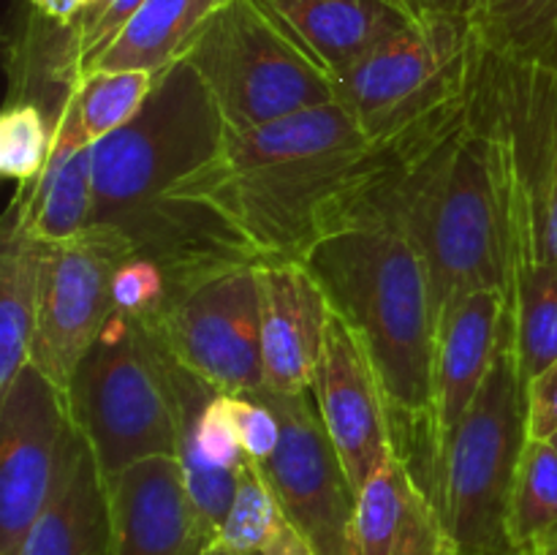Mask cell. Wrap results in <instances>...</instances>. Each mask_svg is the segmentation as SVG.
Segmentation results:
<instances>
[{"instance_id":"obj_1","label":"cell","mask_w":557,"mask_h":555,"mask_svg":"<svg viewBox=\"0 0 557 555\" xmlns=\"http://www.w3.org/2000/svg\"><path fill=\"white\" fill-rule=\"evenodd\" d=\"M455 109L386 141L368 139L337 101L248 131L226 128L218 156L183 180L174 207L215 212L261 264L299 261L346 229L364 194Z\"/></svg>"},{"instance_id":"obj_2","label":"cell","mask_w":557,"mask_h":555,"mask_svg":"<svg viewBox=\"0 0 557 555\" xmlns=\"http://www.w3.org/2000/svg\"><path fill=\"white\" fill-rule=\"evenodd\" d=\"M359 223H389L419 245L438 308L471 288H504L511 297L517 267L515 172L482 69L466 107L435 123L364 194L348 226Z\"/></svg>"},{"instance_id":"obj_3","label":"cell","mask_w":557,"mask_h":555,"mask_svg":"<svg viewBox=\"0 0 557 555\" xmlns=\"http://www.w3.org/2000/svg\"><path fill=\"white\" fill-rule=\"evenodd\" d=\"M223 134L215 101L183 58L158 71L131 123L92 145L90 223L117 226L136 254L158 261L169 292L226 267L261 264L218 215L174 207L183 180L218 156Z\"/></svg>"},{"instance_id":"obj_4","label":"cell","mask_w":557,"mask_h":555,"mask_svg":"<svg viewBox=\"0 0 557 555\" xmlns=\"http://www.w3.org/2000/svg\"><path fill=\"white\" fill-rule=\"evenodd\" d=\"M305 261L332 310L362 341L392 417L397 455L435 498V346L438 297L419 245L389 223H359L321 237Z\"/></svg>"},{"instance_id":"obj_5","label":"cell","mask_w":557,"mask_h":555,"mask_svg":"<svg viewBox=\"0 0 557 555\" xmlns=\"http://www.w3.org/2000/svg\"><path fill=\"white\" fill-rule=\"evenodd\" d=\"M65 397L107 482L150 457H177L174 359L150 321L112 310Z\"/></svg>"},{"instance_id":"obj_6","label":"cell","mask_w":557,"mask_h":555,"mask_svg":"<svg viewBox=\"0 0 557 555\" xmlns=\"http://www.w3.org/2000/svg\"><path fill=\"white\" fill-rule=\"evenodd\" d=\"M525 441L528 392L509 305L493 368L441 460L435 504L460 555L517 553L509 536V504Z\"/></svg>"},{"instance_id":"obj_7","label":"cell","mask_w":557,"mask_h":555,"mask_svg":"<svg viewBox=\"0 0 557 555\" xmlns=\"http://www.w3.org/2000/svg\"><path fill=\"white\" fill-rule=\"evenodd\" d=\"M482 54L471 22H408L335 76V101L368 139H395L468 101Z\"/></svg>"},{"instance_id":"obj_8","label":"cell","mask_w":557,"mask_h":555,"mask_svg":"<svg viewBox=\"0 0 557 555\" xmlns=\"http://www.w3.org/2000/svg\"><path fill=\"white\" fill-rule=\"evenodd\" d=\"M223 123L248 131L335 101V79L261 9L232 0L185 54Z\"/></svg>"},{"instance_id":"obj_9","label":"cell","mask_w":557,"mask_h":555,"mask_svg":"<svg viewBox=\"0 0 557 555\" xmlns=\"http://www.w3.org/2000/svg\"><path fill=\"white\" fill-rule=\"evenodd\" d=\"M259 264H234L166 294L150 321L174 362L226 395H259Z\"/></svg>"},{"instance_id":"obj_10","label":"cell","mask_w":557,"mask_h":555,"mask_svg":"<svg viewBox=\"0 0 557 555\" xmlns=\"http://www.w3.org/2000/svg\"><path fill=\"white\" fill-rule=\"evenodd\" d=\"M131 254H136L131 239L107 223L47 243L30 362L63 395L112 316L114 272Z\"/></svg>"},{"instance_id":"obj_11","label":"cell","mask_w":557,"mask_h":555,"mask_svg":"<svg viewBox=\"0 0 557 555\" xmlns=\"http://www.w3.org/2000/svg\"><path fill=\"white\" fill-rule=\"evenodd\" d=\"M482 82L515 172L517 259L557 261V76L484 49Z\"/></svg>"},{"instance_id":"obj_12","label":"cell","mask_w":557,"mask_h":555,"mask_svg":"<svg viewBox=\"0 0 557 555\" xmlns=\"http://www.w3.org/2000/svg\"><path fill=\"white\" fill-rule=\"evenodd\" d=\"M259 395L281 419V444L270 460L259 462V468L275 493L283 517L308 539L315 555H357V490L332 449L313 392Z\"/></svg>"},{"instance_id":"obj_13","label":"cell","mask_w":557,"mask_h":555,"mask_svg":"<svg viewBox=\"0 0 557 555\" xmlns=\"http://www.w3.org/2000/svg\"><path fill=\"white\" fill-rule=\"evenodd\" d=\"M69 397L33 362L0 392V555H20L52 493Z\"/></svg>"},{"instance_id":"obj_14","label":"cell","mask_w":557,"mask_h":555,"mask_svg":"<svg viewBox=\"0 0 557 555\" xmlns=\"http://www.w3.org/2000/svg\"><path fill=\"white\" fill-rule=\"evenodd\" d=\"M310 392L332 449L354 490H359L395 455L397 446L379 373L357 332L335 310Z\"/></svg>"},{"instance_id":"obj_15","label":"cell","mask_w":557,"mask_h":555,"mask_svg":"<svg viewBox=\"0 0 557 555\" xmlns=\"http://www.w3.org/2000/svg\"><path fill=\"white\" fill-rule=\"evenodd\" d=\"M259 275L261 368L272 395L313 390L332 305L305 261H264Z\"/></svg>"},{"instance_id":"obj_16","label":"cell","mask_w":557,"mask_h":555,"mask_svg":"<svg viewBox=\"0 0 557 555\" xmlns=\"http://www.w3.org/2000/svg\"><path fill=\"white\" fill-rule=\"evenodd\" d=\"M114 555H212L188 498L180 457H150L107 482Z\"/></svg>"},{"instance_id":"obj_17","label":"cell","mask_w":557,"mask_h":555,"mask_svg":"<svg viewBox=\"0 0 557 555\" xmlns=\"http://www.w3.org/2000/svg\"><path fill=\"white\" fill-rule=\"evenodd\" d=\"M511 297L504 288H471L444 303L435 346V446L438 473L451 433L482 390ZM438 493V488H435Z\"/></svg>"},{"instance_id":"obj_18","label":"cell","mask_w":557,"mask_h":555,"mask_svg":"<svg viewBox=\"0 0 557 555\" xmlns=\"http://www.w3.org/2000/svg\"><path fill=\"white\" fill-rule=\"evenodd\" d=\"M20 555H114L107 479L74 422H69L60 441L52 493Z\"/></svg>"},{"instance_id":"obj_19","label":"cell","mask_w":557,"mask_h":555,"mask_svg":"<svg viewBox=\"0 0 557 555\" xmlns=\"http://www.w3.org/2000/svg\"><path fill=\"white\" fill-rule=\"evenodd\" d=\"M92 136L79 114L76 90L60 112L52 156L41 177L20 185L5 221L44 243H60L90 226L96 190H92Z\"/></svg>"},{"instance_id":"obj_20","label":"cell","mask_w":557,"mask_h":555,"mask_svg":"<svg viewBox=\"0 0 557 555\" xmlns=\"http://www.w3.org/2000/svg\"><path fill=\"white\" fill-rule=\"evenodd\" d=\"M354 547L357 555H460L435 498L397 452L357 490Z\"/></svg>"},{"instance_id":"obj_21","label":"cell","mask_w":557,"mask_h":555,"mask_svg":"<svg viewBox=\"0 0 557 555\" xmlns=\"http://www.w3.org/2000/svg\"><path fill=\"white\" fill-rule=\"evenodd\" d=\"M259 3L332 79L411 22L389 0H259Z\"/></svg>"},{"instance_id":"obj_22","label":"cell","mask_w":557,"mask_h":555,"mask_svg":"<svg viewBox=\"0 0 557 555\" xmlns=\"http://www.w3.org/2000/svg\"><path fill=\"white\" fill-rule=\"evenodd\" d=\"M232 0H145L87 71H158L183 60ZM85 71V74H87Z\"/></svg>"},{"instance_id":"obj_23","label":"cell","mask_w":557,"mask_h":555,"mask_svg":"<svg viewBox=\"0 0 557 555\" xmlns=\"http://www.w3.org/2000/svg\"><path fill=\"white\" fill-rule=\"evenodd\" d=\"M47 243L5 221L0 250V392L30 362Z\"/></svg>"},{"instance_id":"obj_24","label":"cell","mask_w":557,"mask_h":555,"mask_svg":"<svg viewBox=\"0 0 557 555\" xmlns=\"http://www.w3.org/2000/svg\"><path fill=\"white\" fill-rule=\"evenodd\" d=\"M468 22L493 54L557 76V0H476Z\"/></svg>"},{"instance_id":"obj_25","label":"cell","mask_w":557,"mask_h":555,"mask_svg":"<svg viewBox=\"0 0 557 555\" xmlns=\"http://www.w3.org/2000/svg\"><path fill=\"white\" fill-rule=\"evenodd\" d=\"M511 319L517 362L528 384L557 357V261L517 259Z\"/></svg>"},{"instance_id":"obj_26","label":"cell","mask_w":557,"mask_h":555,"mask_svg":"<svg viewBox=\"0 0 557 555\" xmlns=\"http://www.w3.org/2000/svg\"><path fill=\"white\" fill-rule=\"evenodd\" d=\"M557 522V446L528 439L517 462L509 504V536L520 553L533 536Z\"/></svg>"},{"instance_id":"obj_27","label":"cell","mask_w":557,"mask_h":555,"mask_svg":"<svg viewBox=\"0 0 557 555\" xmlns=\"http://www.w3.org/2000/svg\"><path fill=\"white\" fill-rule=\"evenodd\" d=\"M60 114L36 98H9L0 114V174L16 185L41 177L52 156Z\"/></svg>"},{"instance_id":"obj_28","label":"cell","mask_w":557,"mask_h":555,"mask_svg":"<svg viewBox=\"0 0 557 555\" xmlns=\"http://www.w3.org/2000/svg\"><path fill=\"white\" fill-rule=\"evenodd\" d=\"M156 87L150 71H87L76 85L82 123L92 141L114 134L139 114Z\"/></svg>"},{"instance_id":"obj_29","label":"cell","mask_w":557,"mask_h":555,"mask_svg":"<svg viewBox=\"0 0 557 555\" xmlns=\"http://www.w3.org/2000/svg\"><path fill=\"white\" fill-rule=\"evenodd\" d=\"M281 520L283 511L277 506L270 482L261 473L259 462L245 460L243 471H239L232 509H228L226 520H223L221 531H218L212 553H264L267 542L272 539Z\"/></svg>"},{"instance_id":"obj_30","label":"cell","mask_w":557,"mask_h":555,"mask_svg":"<svg viewBox=\"0 0 557 555\" xmlns=\"http://www.w3.org/2000/svg\"><path fill=\"white\" fill-rule=\"evenodd\" d=\"M166 294L169 283L161 264L147 259V256L131 254L114 272L112 299L114 310H120V313H128L141 321H152L161 313Z\"/></svg>"},{"instance_id":"obj_31","label":"cell","mask_w":557,"mask_h":555,"mask_svg":"<svg viewBox=\"0 0 557 555\" xmlns=\"http://www.w3.org/2000/svg\"><path fill=\"white\" fill-rule=\"evenodd\" d=\"M234 422L245 457L253 462H267L281 444V419L275 408L261 395H232Z\"/></svg>"},{"instance_id":"obj_32","label":"cell","mask_w":557,"mask_h":555,"mask_svg":"<svg viewBox=\"0 0 557 555\" xmlns=\"http://www.w3.org/2000/svg\"><path fill=\"white\" fill-rule=\"evenodd\" d=\"M141 3L145 0H98L79 16L76 27H79L82 41V74L117 38V33L128 25Z\"/></svg>"},{"instance_id":"obj_33","label":"cell","mask_w":557,"mask_h":555,"mask_svg":"<svg viewBox=\"0 0 557 555\" xmlns=\"http://www.w3.org/2000/svg\"><path fill=\"white\" fill-rule=\"evenodd\" d=\"M528 392V439L557 435V357L525 384Z\"/></svg>"},{"instance_id":"obj_34","label":"cell","mask_w":557,"mask_h":555,"mask_svg":"<svg viewBox=\"0 0 557 555\" xmlns=\"http://www.w3.org/2000/svg\"><path fill=\"white\" fill-rule=\"evenodd\" d=\"M395 9L411 22H430V20H471L476 0H389Z\"/></svg>"},{"instance_id":"obj_35","label":"cell","mask_w":557,"mask_h":555,"mask_svg":"<svg viewBox=\"0 0 557 555\" xmlns=\"http://www.w3.org/2000/svg\"><path fill=\"white\" fill-rule=\"evenodd\" d=\"M96 3L98 0H30L33 9L41 11V14L49 16V20L65 22V25L79 22V16Z\"/></svg>"},{"instance_id":"obj_36","label":"cell","mask_w":557,"mask_h":555,"mask_svg":"<svg viewBox=\"0 0 557 555\" xmlns=\"http://www.w3.org/2000/svg\"><path fill=\"white\" fill-rule=\"evenodd\" d=\"M520 555H557V522L555 526L544 528L539 536H533L531 542L520 550Z\"/></svg>"},{"instance_id":"obj_37","label":"cell","mask_w":557,"mask_h":555,"mask_svg":"<svg viewBox=\"0 0 557 555\" xmlns=\"http://www.w3.org/2000/svg\"><path fill=\"white\" fill-rule=\"evenodd\" d=\"M212 555H232V553H212ZM250 555H264V553H250Z\"/></svg>"},{"instance_id":"obj_38","label":"cell","mask_w":557,"mask_h":555,"mask_svg":"<svg viewBox=\"0 0 557 555\" xmlns=\"http://www.w3.org/2000/svg\"><path fill=\"white\" fill-rule=\"evenodd\" d=\"M549 441H553V444H555V446H557V435H555V439H549Z\"/></svg>"},{"instance_id":"obj_39","label":"cell","mask_w":557,"mask_h":555,"mask_svg":"<svg viewBox=\"0 0 557 555\" xmlns=\"http://www.w3.org/2000/svg\"><path fill=\"white\" fill-rule=\"evenodd\" d=\"M515 555H520V553H515Z\"/></svg>"}]
</instances>
